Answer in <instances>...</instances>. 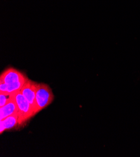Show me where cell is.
<instances>
[{
  "label": "cell",
  "instance_id": "2",
  "mask_svg": "<svg viewBox=\"0 0 140 157\" xmlns=\"http://www.w3.org/2000/svg\"><path fill=\"white\" fill-rule=\"evenodd\" d=\"M54 99V95L50 87L43 83H37L35 98L37 113L50 105Z\"/></svg>",
  "mask_w": 140,
  "mask_h": 157
},
{
  "label": "cell",
  "instance_id": "3",
  "mask_svg": "<svg viewBox=\"0 0 140 157\" xmlns=\"http://www.w3.org/2000/svg\"><path fill=\"white\" fill-rule=\"evenodd\" d=\"M13 95L18 107L19 124L22 125L35 115L32 106L24 97L20 91L13 94Z\"/></svg>",
  "mask_w": 140,
  "mask_h": 157
},
{
  "label": "cell",
  "instance_id": "1",
  "mask_svg": "<svg viewBox=\"0 0 140 157\" xmlns=\"http://www.w3.org/2000/svg\"><path fill=\"white\" fill-rule=\"evenodd\" d=\"M28 80V78L23 72L9 67L0 76V93L13 95L22 90Z\"/></svg>",
  "mask_w": 140,
  "mask_h": 157
},
{
  "label": "cell",
  "instance_id": "5",
  "mask_svg": "<svg viewBox=\"0 0 140 157\" xmlns=\"http://www.w3.org/2000/svg\"><path fill=\"white\" fill-rule=\"evenodd\" d=\"M19 126V113L17 112L0 120V133L2 134L6 130H13Z\"/></svg>",
  "mask_w": 140,
  "mask_h": 157
},
{
  "label": "cell",
  "instance_id": "4",
  "mask_svg": "<svg viewBox=\"0 0 140 157\" xmlns=\"http://www.w3.org/2000/svg\"><path fill=\"white\" fill-rule=\"evenodd\" d=\"M37 83L30 80L25 82L23 86L22 87L20 91L24 97L27 100L32 106V108L34 110L35 115L37 113V105H36V90H37Z\"/></svg>",
  "mask_w": 140,
  "mask_h": 157
},
{
  "label": "cell",
  "instance_id": "6",
  "mask_svg": "<svg viewBox=\"0 0 140 157\" xmlns=\"http://www.w3.org/2000/svg\"><path fill=\"white\" fill-rule=\"evenodd\" d=\"M18 112V107L14 95L12 99L5 105L0 107V120Z\"/></svg>",
  "mask_w": 140,
  "mask_h": 157
},
{
  "label": "cell",
  "instance_id": "7",
  "mask_svg": "<svg viewBox=\"0 0 140 157\" xmlns=\"http://www.w3.org/2000/svg\"><path fill=\"white\" fill-rule=\"evenodd\" d=\"M13 97V95L0 93V107H2L8 103Z\"/></svg>",
  "mask_w": 140,
  "mask_h": 157
}]
</instances>
